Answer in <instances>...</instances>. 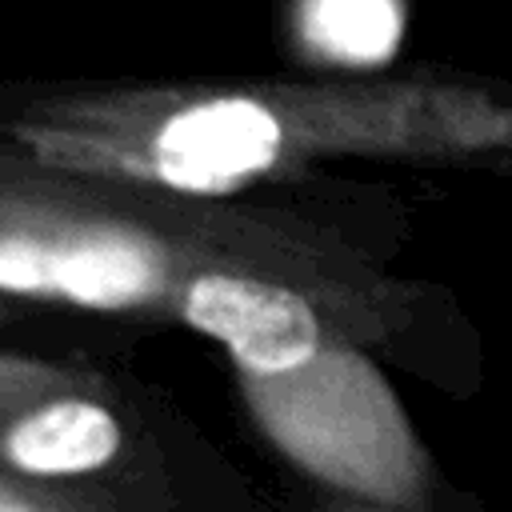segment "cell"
<instances>
[{
    "label": "cell",
    "mask_w": 512,
    "mask_h": 512,
    "mask_svg": "<svg viewBox=\"0 0 512 512\" xmlns=\"http://www.w3.org/2000/svg\"><path fill=\"white\" fill-rule=\"evenodd\" d=\"M120 448V424L84 396H56L24 412L0 432V456L12 472L52 480L108 464Z\"/></svg>",
    "instance_id": "cell-5"
},
{
    "label": "cell",
    "mask_w": 512,
    "mask_h": 512,
    "mask_svg": "<svg viewBox=\"0 0 512 512\" xmlns=\"http://www.w3.org/2000/svg\"><path fill=\"white\" fill-rule=\"evenodd\" d=\"M296 132L288 116L256 96L188 100L148 124L144 136L120 144V160L180 192H224L280 164Z\"/></svg>",
    "instance_id": "cell-3"
},
{
    "label": "cell",
    "mask_w": 512,
    "mask_h": 512,
    "mask_svg": "<svg viewBox=\"0 0 512 512\" xmlns=\"http://www.w3.org/2000/svg\"><path fill=\"white\" fill-rule=\"evenodd\" d=\"M192 276H180V268H172V260L144 236L108 224L24 212L0 220V292L72 300L84 308L172 300L180 312Z\"/></svg>",
    "instance_id": "cell-2"
},
{
    "label": "cell",
    "mask_w": 512,
    "mask_h": 512,
    "mask_svg": "<svg viewBox=\"0 0 512 512\" xmlns=\"http://www.w3.org/2000/svg\"><path fill=\"white\" fill-rule=\"evenodd\" d=\"M0 512H60V508L48 500H36V492L28 488H12L0 480Z\"/></svg>",
    "instance_id": "cell-7"
},
{
    "label": "cell",
    "mask_w": 512,
    "mask_h": 512,
    "mask_svg": "<svg viewBox=\"0 0 512 512\" xmlns=\"http://www.w3.org/2000/svg\"><path fill=\"white\" fill-rule=\"evenodd\" d=\"M180 316L196 332L224 344L240 364V376H280L308 364L324 348L320 320L304 296L244 272H196Z\"/></svg>",
    "instance_id": "cell-4"
},
{
    "label": "cell",
    "mask_w": 512,
    "mask_h": 512,
    "mask_svg": "<svg viewBox=\"0 0 512 512\" xmlns=\"http://www.w3.org/2000/svg\"><path fill=\"white\" fill-rule=\"evenodd\" d=\"M300 32L320 56L360 68L396 52L404 36V12L400 0H304Z\"/></svg>",
    "instance_id": "cell-6"
},
{
    "label": "cell",
    "mask_w": 512,
    "mask_h": 512,
    "mask_svg": "<svg viewBox=\"0 0 512 512\" xmlns=\"http://www.w3.org/2000/svg\"><path fill=\"white\" fill-rule=\"evenodd\" d=\"M244 392L268 436L312 476L376 500L420 488L424 460L408 420L368 360L324 344L280 376H244Z\"/></svg>",
    "instance_id": "cell-1"
}]
</instances>
